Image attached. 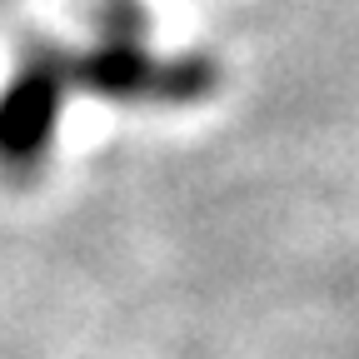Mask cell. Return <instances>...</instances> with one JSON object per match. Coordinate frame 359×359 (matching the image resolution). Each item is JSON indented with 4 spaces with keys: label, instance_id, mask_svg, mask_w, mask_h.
Segmentation results:
<instances>
[{
    "label": "cell",
    "instance_id": "cell-1",
    "mask_svg": "<svg viewBox=\"0 0 359 359\" xmlns=\"http://www.w3.org/2000/svg\"><path fill=\"white\" fill-rule=\"evenodd\" d=\"M70 90H90L105 100H170L185 105L215 90L210 60H155L140 30H105L100 45L70 55Z\"/></svg>",
    "mask_w": 359,
    "mask_h": 359
},
{
    "label": "cell",
    "instance_id": "cell-2",
    "mask_svg": "<svg viewBox=\"0 0 359 359\" xmlns=\"http://www.w3.org/2000/svg\"><path fill=\"white\" fill-rule=\"evenodd\" d=\"M65 90H70V55L45 40L30 45L11 85L0 90V170L6 175H30L45 165Z\"/></svg>",
    "mask_w": 359,
    "mask_h": 359
}]
</instances>
